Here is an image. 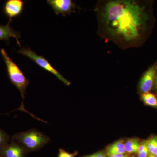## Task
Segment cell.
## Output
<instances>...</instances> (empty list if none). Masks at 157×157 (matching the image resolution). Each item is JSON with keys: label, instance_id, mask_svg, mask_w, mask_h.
Here are the masks:
<instances>
[{"label": "cell", "instance_id": "2", "mask_svg": "<svg viewBox=\"0 0 157 157\" xmlns=\"http://www.w3.org/2000/svg\"><path fill=\"white\" fill-rule=\"evenodd\" d=\"M1 53L7 67L9 78L11 82L19 90L24 100L26 89L29 83V80L26 78L22 71L11 59L5 49H1Z\"/></svg>", "mask_w": 157, "mask_h": 157}, {"label": "cell", "instance_id": "11", "mask_svg": "<svg viewBox=\"0 0 157 157\" xmlns=\"http://www.w3.org/2000/svg\"><path fill=\"white\" fill-rule=\"evenodd\" d=\"M139 141L136 138H129L124 144L126 152L130 154L137 153L140 146Z\"/></svg>", "mask_w": 157, "mask_h": 157}, {"label": "cell", "instance_id": "13", "mask_svg": "<svg viewBox=\"0 0 157 157\" xmlns=\"http://www.w3.org/2000/svg\"><path fill=\"white\" fill-rule=\"evenodd\" d=\"M149 151L151 154L155 156L157 154V137L153 136L147 141Z\"/></svg>", "mask_w": 157, "mask_h": 157}, {"label": "cell", "instance_id": "19", "mask_svg": "<svg viewBox=\"0 0 157 157\" xmlns=\"http://www.w3.org/2000/svg\"><path fill=\"white\" fill-rule=\"evenodd\" d=\"M85 157H96L95 156L94 154L89 155L86 156Z\"/></svg>", "mask_w": 157, "mask_h": 157}, {"label": "cell", "instance_id": "8", "mask_svg": "<svg viewBox=\"0 0 157 157\" xmlns=\"http://www.w3.org/2000/svg\"><path fill=\"white\" fill-rule=\"evenodd\" d=\"M10 22H8L5 25H0V40H5L9 42L10 38H14L16 39L17 44L21 46L19 42L20 34L12 29L10 25Z\"/></svg>", "mask_w": 157, "mask_h": 157}, {"label": "cell", "instance_id": "18", "mask_svg": "<svg viewBox=\"0 0 157 157\" xmlns=\"http://www.w3.org/2000/svg\"><path fill=\"white\" fill-rule=\"evenodd\" d=\"M154 89L155 90L157 91V71L156 74L155 78L154 84Z\"/></svg>", "mask_w": 157, "mask_h": 157}, {"label": "cell", "instance_id": "6", "mask_svg": "<svg viewBox=\"0 0 157 157\" xmlns=\"http://www.w3.org/2000/svg\"><path fill=\"white\" fill-rule=\"evenodd\" d=\"M47 2L56 15L63 16L71 14L76 8V4L71 0H48Z\"/></svg>", "mask_w": 157, "mask_h": 157}, {"label": "cell", "instance_id": "22", "mask_svg": "<svg viewBox=\"0 0 157 157\" xmlns=\"http://www.w3.org/2000/svg\"></svg>", "mask_w": 157, "mask_h": 157}, {"label": "cell", "instance_id": "4", "mask_svg": "<svg viewBox=\"0 0 157 157\" xmlns=\"http://www.w3.org/2000/svg\"><path fill=\"white\" fill-rule=\"evenodd\" d=\"M18 52L31 59L42 69L53 74L66 85L69 86L70 84V82L67 80L57 70L54 68L44 57L38 55L35 52L33 51L29 48H25L24 47L18 50Z\"/></svg>", "mask_w": 157, "mask_h": 157}, {"label": "cell", "instance_id": "10", "mask_svg": "<svg viewBox=\"0 0 157 157\" xmlns=\"http://www.w3.org/2000/svg\"><path fill=\"white\" fill-rule=\"evenodd\" d=\"M124 143L122 140H118L108 147L107 154L108 156L112 155L125 153Z\"/></svg>", "mask_w": 157, "mask_h": 157}, {"label": "cell", "instance_id": "9", "mask_svg": "<svg viewBox=\"0 0 157 157\" xmlns=\"http://www.w3.org/2000/svg\"><path fill=\"white\" fill-rule=\"evenodd\" d=\"M3 153L6 157H24V151L17 144H12L6 147Z\"/></svg>", "mask_w": 157, "mask_h": 157}, {"label": "cell", "instance_id": "3", "mask_svg": "<svg viewBox=\"0 0 157 157\" xmlns=\"http://www.w3.org/2000/svg\"><path fill=\"white\" fill-rule=\"evenodd\" d=\"M16 139L26 149L30 151L39 149L49 140L47 136L35 130L20 133L17 135Z\"/></svg>", "mask_w": 157, "mask_h": 157}, {"label": "cell", "instance_id": "17", "mask_svg": "<svg viewBox=\"0 0 157 157\" xmlns=\"http://www.w3.org/2000/svg\"><path fill=\"white\" fill-rule=\"evenodd\" d=\"M108 157H129L128 156L124 154H117L112 155L109 156Z\"/></svg>", "mask_w": 157, "mask_h": 157}, {"label": "cell", "instance_id": "1", "mask_svg": "<svg viewBox=\"0 0 157 157\" xmlns=\"http://www.w3.org/2000/svg\"><path fill=\"white\" fill-rule=\"evenodd\" d=\"M95 10L98 33L101 38L122 49L140 44L150 19L144 5L135 0L102 1Z\"/></svg>", "mask_w": 157, "mask_h": 157}, {"label": "cell", "instance_id": "5", "mask_svg": "<svg viewBox=\"0 0 157 157\" xmlns=\"http://www.w3.org/2000/svg\"><path fill=\"white\" fill-rule=\"evenodd\" d=\"M25 7V2L21 0H8L4 4L3 11L9 18V22L22 14Z\"/></svg>", "mask_w": 157, "mask_h": 157}, {"label": "cell", "instance_id": "7", "mask_svg": "<svg viewBox=\"0 0 157 157\" xmlns=\"http://www.w3.org/2000/svg\"><path fill=\"white\" fill-rule=\"evenodd\" d=\"M157 71V63L154 64L144 73L139 83V90L142 93L149 92L154 84Z\"/></svg>", "mask_w": 157, "mask_h": 157}, {"label": "cell", "instance_id": "12", "mask_svg": "<svg viewBox=\"0 0 157 157\" xmlns=\"http://www.w3.org/2000/svg\"><path fill=\"white\" fill-rule=\"evenodd\" d=\"M141 97L142 101L146 105L157 107V98L154 94L150 92L143 93Z\"/></svg>", "mask_w": 157, "mask_h": 157}, {"label": "cell", "instance_id": "15", "mask_svg": "<svg viewBox=\"0 0 157 157\" xmlns=\"http://www.w3.org/2000/svg\"><path fill=\"white\" fill-rule=\"evenodd\" d=\"M149 151L148 147H147L146 148L140 152L137 153L138 157H147L148 156Z\"/></svg>", "mask_w": 157, "mask_h": 157}, {"label": "cell", "instance_id": "14", "mask_svg": "<svg viewBox=\"0 0 157 157\" xmlns=\"http://www.w3.org/2000/svg\"><path fill=\"white\" fill-rule=\"evenodd\" d=\"M77 154L76 152L74 153H70L65 151L64 150L60 149L59 150V157H75Z\"/></svg>", "mask_w": 157, "mask_h": 157}, {"label": "cell", "instance_id": "16", "mask_svg": "<svg viewBox=\"0 0 157 157\" xmlns=\"http://www.w3.org/2000/svg\"><path fill=\"white\" fill-rule=\"evenodd\" d=\"M6 140V137L4 134L0 131V146L2 145Z\"/></svg>", "mask_w": 157, "mask_h": 157}, {"label": "cell", "instance_id": "21", "mask_svg": "<svg viewBox=\"0 0 157 157\" xmlns=\"http://www.w3.org/2000/svg\"><path fill=\"white\" fill-rule=\"evenodd\" d=\"M156 157H157V154L155 155Z\"/></svg>", "mask_w": 157, "mask_h": 157}, {"label": "cell", "instance_id": "20", "mask_svg": "<svg viewBox=\"0 0 157 157\" xmlns=\"http://www.w3.org/2000/svg\"><path fill=\"white\" fill-rule=\"evenodd\" d=\"M156 157V156L155 155H154L150 154L148 155V157Z\"/></svg>", "mask_w": 157, "mask_h": 157}]
</instances>
